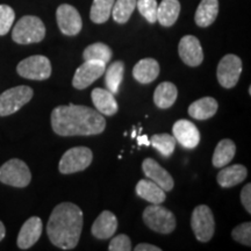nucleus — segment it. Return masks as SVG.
I'll list each match as a JSON object with an SVG mask.
<instances>
[{
    "mask_svg": "<svg viewBox=\"0 0 251 251\" xmlns=\"http://www.w3.org/2000/svg\"><path fill=\"white\" fill-rule=\"evenodd\" d=\"M191 227L199 242H208L214 236L215 220L212 209L206 205L197 206L191 218Z\"/></svg>",
    "mask_w": 251,
    "mask_h": 251,
    "instance_id": "8",
    "label": "nucleus"
},
{
    "mask_svg": "<svg viewBox=\"0 0 251 251\" xmlns=\"http://www.w3.org/2000/svg\"><path fill=\"white\" fill-rule=\"evenodd\" d=\"M218 107V101L214 98L205 97L191 103L188 107V114L196 120H207L214 117Z\"/></svg>",
    "mask_w": 251,
    "mask_h": 251,
    "instance_id": "22",
    "label": "nucleus"
},
{
    "mask_svg": "<svg viewBox=\"0 0 251 251\" xmlns=\"http://www.w3.org/2000/svg\"><path fill=\"white\" fill-rule=\"evenodd\" d=\"M115 0H93L90 18L94 24H105L111 17Z\"/></svg>",
    "mask_w": 251,
    "mask_h": 251,
    "instance_id": "29",
    "label": "nucleus"
},
{
    "mask_svg": "<svg viewBox=\"0 0 251 251\" xmlns=\"http://www.w3.org/2000/svg\"><path fill=\"white\" fill-rule=\"evenodd\" d=\"M242 74V61L236 55L229 54L222 57L218 65L216 76L220 85L225 89H233Z\"/></svg>",
    "mask_w": 251,
    "mask_h": 251,
    "instance_id": "10",
    "label": "nucleus"
},
{
    "mask_svg": "<svg viewBox=\"0 0 251 251\" xmlns=\"http://www.w3.org/2000/svg\"><path fill=\"white\" fill-rule=\"evenodd\" d=\"M247 176L248 170L246 166L241 164H235L227 166V168L224 166V169L219 172L216 180H218V184L221 187L229 188L242 183L247 178Z\"/></svg>",
    "mask_w": 251,
    "mask_h": 251,
    "instance_id": "20",
    "label": "nucleus"
},
{
    "mask_svg": "<svg viewBox=\"0 0 251 251\" xmlns=\"http://www.w3.org/2000/svg\"><path fill=\"white\" fill-rule=\"evenodd\" d=\"M5 235H6V229H5V226H4V224H2L1 221H0V241L4 240Z\"/></svg>",
    "mask_w": 251,
    "mask_h": 251,
    "instance_id": "39",
    "label": "nucleus"
},
{
    "mask_svg": "<svg viewBox=\"0 0 251 251\" xmlns=\"http://www.w3.org/2000/svg\"><path fill=\"white\" fill-rule=\"evenodd\" d=\"M93 161L92 150L86 147H75L65 151L58 164V170L63 175H71L84 171Z\"/></svg>",
    "mask_w": 251,
    "mask_h": 251,
    "instance_id": "5",
    "label": "nucleus"
},
{
    "mask_svg": "<svg viewBox=\"0 0 251 251\" xmlns=\"http://www.w3.org/2000/svg\"><path fill=\"white\" fill-rule=\"evenodd\" d=\"M143 221L148 228L158 234H171L176 229V216L170 209L161 206V203L147 207L143 212Z\"/></svg>",
    "mask_w": 251,
    "mask_h": 251,
    "instance_id": "4",
    "label": "nucleus"
},
{
    "mask_svg": "<svg viewBox=\"0 0 251 251\" xmlns=\"http://www.w3.org/2000/svg\"><path fill=\"white\" fill-rule=\"evenodd\" d=\"M83 219V212L75 203L62 202L56 206L47 226L50 242L62 250L75 249L79 242Z\"/></svg>",
    "mask_w": 251,
    "mask_h": 251,
    "instance_id": "2",
    "label": "nucleus"
},
{
    "mask_svg": "<svg viewBox=\"0 0 251 251\" xmlns=\"http://www.w3.org/2000/svg\"><path fill=\"white\" fill-rule=\"evenodd\" d=\"M33 89L20 85L6 90L0 96V117H8L14 114L33 98Z\"/></svg>",
    "mask_w": 251,
    "mask_h": 251,
    "instance_id": "6",
    "label": "nucleus"
},
{
    "mask_svg": "<svg viewBox=\"0 0 251 251\" xmlns=\"http://www.w3.org/2000/svg\"><path fill=\"white\" fill-rule=\"evenodd\" d=\"M136 7V0H115L111 15L115 23L126 24Z\"/></svg>",
    "mask_w": 251,
    "mask_h": 251,
    "instance_id": "31",
    "label": "nucleus"
},
{
    "mask_svg": "<svg viewBox=\"0 0 251 251\" xmlns=\"http://www.w3.org/2000/svg\"><path fill=\"white\" fill-rule=\"evenodd\" d=\"M46 36V26L40 18L26 15L15 24L12 39L19 45H30L41 42Z\"/></svg>",
    "mask_w": 251,
    "mask_h": 251,
    "instance_id": "3",
    "label": "nucleus"
},
{
    "mask_svg": "<svg viewBox=\"0 0 251 251\" xmlns=\"http://www.w3.org/2000/svg\"><path fill=\"white\" fill-rule=\"evenodd\" d=\"M125 74V63L122 61H117L112 63L105 70V84L109 92L113 94H118L119 89L124 79Z\"/></svg>",
    "mask_w": 251,
    "mask_h": 251,
    "instance_id": "27",
    "label": "nucleus"
},
{
    "mask_svg": "<svg viewBox=\"0 0 251 251\" xmlns=\"http://www.w3.org/2000/svg\"><path fill=\"white\" fill-rule=\"evenodd\" d=\"M113 57V51L107 45L101 42L93 43L86 47L83 52L84 61H100L105 64L111 61Z\"/></svg>",
    "mask_w": 251,
    "mask_h": 251,
    "instance_id": "28",
    "label": "nucleus"
},
{
    "mask_svg": "<svg viewBox=\"0 0 251 251\" xmlns=\"http://www.w3.org/2000/svg\"><path fill=\"white\" fill-rule=\"evenodd\" d=\"M118 229V219L117 216L109 211H103L96 221L93 222L92 235L98 240H107L109 237H113Z\"/></svg>",
    "mask_w": 251,
    "mask_h": 251,
    "instance_id": "17",
    "label": "nucleus"
},
{
    "mask_svg": "<svg viewBox=\"0 0 251 251\" xmlns=\"http://www.w3.org/2000/svg\"><path fill=\"white\" fill-rule=\"evenodd\" d=\"M231 236L236 242L243 244V246H251V224L250 222H244V224L238 225L231 231Z\"/></svg>",
    "mask_w": 251,
    "mask_h": 251,
    "instance_id": "34",
    "label": "nucleus"
},
{
    "mask_svg": "<svg viewBox=\"0 0 251 251\" xmlns=\"http://www.w3.org/2000/svg\"><path fill=\"white\" fill-rule=\"evenodd\" d=\"M135 191H136L137 196L150 203L158 205V203L164 202L166 199L165 191L162 187H159L156 183H153L152 180L141 179L137 183L136 187H135Z\"/></svg>",
    "mask_w": 251,
    "mask_h": 251,
    "instance_id": "21",
    "label": "nucleus"
},
{
    "mask_svg": "<svg viewBox=\"0 0 251 251\" xmlns=\"http://www.w3.org/2000/svg\"><path fill=\"white\" fill-rule=\"evenodd\" d=\"M178 52L185 64L188 67H199L203 61V52L200 41L193 35H186L180 40Z\"/></svg>",
    "mask_w": 251,
    "mask_h": 251,
    "instance_id": "14",
    "label": "nucleus"
},
{
    "mask_svg": "<svg viewBox=\"0 0 251 251\" xmlns=\"http://www.w3.org/2000/svg\"><path fill=\"white\" fill-rule=\"evenodd\" d=\"M219 14V0H201L198 6L194 20L199 27H208Z\"/></svg>",
    "mask_w": 251,
    "mask_h": 251,
    "instance_id": "24",
    "label": "nucleus"
},
{
    "mask_svg": "<svg viewBox=\"0 0 251 251\" xmlns=\"http://www.w3.org/2000/svg\"><path fill=\"white\" fill-rule=\"evenodd\" d=\"M235 153H236V144L233 141L229 139L220 141L214 150V153H213V165L218 169L224 168L228 165V163L233 161Z\"/></svg>",
    "mask_w": 251,
    "mask_h": 251,
    "instance_id": "26",
    "label": "nucleus"
},
{
    "mask_svg": "<svg viewBox=\"0 0 251 251\" xmlns=\"http://www.w3.org/2000/svg\"><path fill=\"white\" fill-rule=\"evenodd\" d=\"M42 220L37 216H31L23 225L20 233L18 235V247L23 250L29 249L37 241L42 234Z\"/></svg>",
    "mask_w": 251,
    "mask_h": 251,
    "instance_id": "16",
    "label": "nucleus"
},
{
    "mask_svg": "<svg viewBox=\"0 0 251 251\" xmlns=\"http://www.w3.org/2000/svg\"><path fill=\"white\" fill-rule=\"evenodd\" d=\"M106 67L107 64H105L103 62L85 61L75 72L72 85L77 90L86 89L105 74Z\"/></svg>",
    "mask_w": 251,
    "mask_h": 251,
    "instance_id": "11",
    "label": "nucleus"
},
{
    "mask_svg": "<svg viewBox=\"0 0 251 251\" xmlns=\"http://www.w3.org/2000/svg\"><path fill=\"white\" fill-rule=\"evenodd\" d=\"M137 143H139V146H150V141L147 135H141V136L137 137Z\"/></svg>",
    "mask_w": 251,
    "mask_h": 251,
    "instance_id": "38",
    "label": "nucleus"
},
{
    "mask_svg": "<svg viewBox=\"0 0 251 251\" xmlns=\"http://www.w3.org/2000/svg\"><path fill=\"white\" fill-rule=\"evenodd\" d=\"M56 19H57L59 30L64 35H77L83 27V21H81L79 12L74 6L69 4H62L58 6L57 11H56Z\"/></svg>",
    "mask_w": 251,
    "mask_h": 251,
    "instance_id": "12",
    "label": "nucleus"
},
{
    "mask_svg": "<svg viewBox=\"0 0 251 251\" xmlns=\"http://www.w3.org/2000/svg\"><path fill=\"white\" fill-rule=\"evenodd\" d=\"M136 7L139 8L141 15L149 24H155L157 21V4L156 0H136Z\"/></svg>",
    "mask_w": 251,
    "mask_h": 251,
    "instance_id": "32",
    "label": "nucleus"
},
{
    "mask_svg": "<svg viewBox=\"0 0 251 251\" xmlns=\"http://www.w3.org/2000/svg\"><path fill=\"white\" fill-rule=\"evenodd\" d=\"M176 144L177 141L174 135L170 134H156L150 140V146H152L165 158H169L174 153Z\"/></svg>",
    "mask_w": 251,
    "mask_h": 251,
    "instance_id": "30",
    "label": "nucleus"
},
{
    "mask_svg": "<svg viewBox=\"0 0 251 251\" xmlns=\"http://www.w3.org/2000/svg\"><path fill=\"white\" fill-rule=\"evenodd\" d=\"M159 64L153 58H143L135 64L133 76L141 84H150L158 77Z\"/></svg>",
    "mask_w": 251,
    "mask_h": 251,
    "instance_id": "19",
    "label": "nucleus"
},
{
    "mask_svg": "<svg viewBox=\"0 0 251 251\" xmlns=\"http://www.w3.org/2000/svg\"><path fill=\"white\" fill-rule=\"evenodd\" d=\"M241 201L247 212L251 213V184H247L241 192Z\"/></svg>",
    "mask_w": 251,
    "mask_h": 251,
    "instance_id": "36",
    "label": "nucleus"
},
{
    "mask_svg": "<svg viewBox=\"0 0 251 251\" xmlns=\"http://www.w3.org/2000/svg\"><path fill=\"white\" fill-rule=\"evenodd\" d=\"M31 180V174L21 159H9L0 168V181L13 187H26Z\"/></svg>",
    "mask_w": 251,
    "mask_h": 251,
    "instance_id": "7",
    "label": "nucleus"
},
{
    "mask_svg": "<svg viewBox=\"0 0 251 251\" xmlns=\"http://www.w3.org/2000/svg\"><path fill=\"white\" fill-rule=\"evenodd\" d=\"M135 250L136 251H161L162 249L159 247L152 246V244L148 243H140L135 247Z\"/></svg>",
    "mask_w": 251,
    "mask_h": 251,
    "instance_id": "37",
    "label": "nucleus"
},
{
    "mask_svg": "<svg viewBox=\"0 0 251 251\" xmlns=\"http://www.w3.org/2000/svg\"><path fill=\"white\" fill-rule=\"evenodd\" d=\"M172 134L178 143L185 149H194L200 143V131L193 122L178 120L172 127Z\"/></svg>",
    "mask_w": 251,
    "mask_h": 251,
    "instance_id": "13",
    "label": "nucleus"
},
{
    "mask_svg": "<svg viewBox=\"0 0 251 251\" xmlns=\"http://www.w3.org/2000/svg\"><path fill=\"white\" fill-rule=\"evenodd\" d=\"M142 170L144 172V175H146L150 180H152L153 183H156L159 187H162L165 192L172 191V188L175 186L174 178H172V176L169 174L164 168H162L155 159H144L142 163Z\"/></svg>",
    "mask_w": 251,
    "mask_h": 251,
    "instance_id": "15",
    "label": "nucleus"
},
{
    "mask_svg": "<svg viewBox=\"0 0 251 251\" xmlns=\"http://www.w3.org/2000/svg\"><path fill=\"white\" fill-rule=\"evenodd\" d=\"M180 13V2L178 0H162L157 7V21L163 27L174 26Z\"/></svg>",
    "mask_w": 251,
    "mask_h": 251,
    "instance_id": "25",
    "label": "nucleus"
},
{
    "mask_svg": "<svg viewBox=\"0 0 251 251\" xmlns=\"http://www.w3.org/2000/svg\"><path fill=\"white\" fill-rule=\"evenodd\" d=\"M19 76L30 80H46L51 76V63L46 56L34 55L18 64Z\"/></svg>",
    "mask_w": 251,
    "mask_h": 251,
    "instance_id": "9",
    "label": "nucleus"
},
{
    "mask_svg": "<svg viewBox=\"0 0 251 251\" xmlns=\"http://www.w3.org/2000/svg\"><path fill=\"white\" fill-rule=\"evenodd\" d=\"M51 127L61 136H90L101 134L106 120L98 111L83 105L57 106L51 112Z\"/></svg>",
    "mask_w": 251,
    "mask_h": 251,
    "instance_id": "1",
    "label": "nucleus"
},
{
    "mask_svg": "<svg viewBox=\"0 0 251 251\" xmlns=\"http://www.w3.org/2000/svg\"><path fill=\"white\" fill-rule=\"evenodd\" d=\"M14 9L8 5H0V36L6 35L14 23Z\"/></svg>",
    "mask_w": 251,
    "mask_h": 251,
    "instance_id": "33",
    "label": "nucleus"
},
{
    "mask_svg": "<svg viewBox=\"0 0 251 251\" xmlns=\"http://www.w3.org/2000/svg\"><path fill=\"white\" fill-rule=\"evenodd\" d=\"M178 97V89L171 81H163L156 87L153 93V102L158 108H170Z\"/></svg>",
    "mask_w": 251,
    "mask_h": 251,
    "instance_id": "23",
    "label": "nucleus"
},
{
    "mask_svg": "<svg viewBox=\"0 0 251 251\" xmlns=\"http://www.w3.org/2000/svg\"><path fill=\"white\" fill-rule=\"evenodd\" d=\"M131 249L133 248H131L130 238L125 234H120L117 237H113L108 246L109 251H130Z\"/></svg>",
    "mask_w": 251,
    "mask_h": 251,
    "instance_id": "35",
    "label": "nucleus"
},
{
    "mask_svg": "<svg viewBox=\"0 0 251 251\" xmlns=\"http://www.w3.org/2000/svg\"><path fill=\"white\" fill-rule=\"evenodd\" d=\"M91 98L94 107L97 108L100 114L106 115V117H112L117 114L119 111V105L114 98V94L109 92L108 90L103 89H94L91 93Z\"/></svg>",
    "mask_w": 251,
    "mask_h": 251,
    "instance_id": "18",
    "label": "nucleus"
},
{
    "mask_svg": "<svg viewBox=\"0 0 251 251\" xmlns=\"http://www.w3.org/2000/svg\"><path fill=\"white\" fill-rule=\"evenodd\" d=\"M131 137H133V139H135V137H136V129L133 130V133H131Z\"/></svg>",
    "mask_w": 251,
    "mask_h": 251,
    "instance_id": "40",
    "label": "nucleus"
}]
</instances>
